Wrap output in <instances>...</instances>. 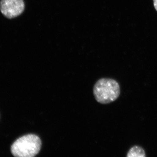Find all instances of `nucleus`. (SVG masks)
<instances>
[{"mask_svg": "<svg viewBox=\"0 0 157 157\" xmlns=\"http://www.w3.org/2000/svg\"><path fill=\"white\" fill-rule=\"evenodd\" d=\"M42 142L39 136L28 134L19 137L11 146V152L16 157H33L41 150Z\"/></svg>", "mask_w": 157, "mask_h": 157, "instance_id": "nucleus-1", "label": "nucleus"}, {"mask_svg": "<svg viewBox=\"0 0 157 157\" xmlns=\"http://www.w3.org/2000/svg\"><path fill=\"white\" fill-rule=\"evenodd\" d=\"M93 91L98 103L107 104L113 102L119 98L121 89L116 80L112 78H102L97 82Z\"/></svg>", "mask_w": 157, "mask_h": 157, "instance_id": "nucleus-2", "label": "nucleus"}, {"mask_svg": "<svg viewBox=\"0 0 157 157\" xmlns=\"http://www.w3.org/2000/svg\"><path fill=\"white\" fill-rule=\"evenodd\" d=\"M25 4L23 0H1L0 11L6 17L14 18L23 12Z\"/></svg>", "mask_w": 157, "mask_h": 157, "instance_id": "nucleus-3", "label": "nucleus"}, {"mask_svg": "<svg viewBox=\"0 0 157 157\" xmlns=\"http://www.w3.org/2000/svg\"><path fill=\"white\" fill-rule=\"evenodd\" d=\"M128 157H145L146 156L144 149L141 147L134 146L129 150L127 153Z\"/></svg>", "mask_w": 157, "mask_h": 157, "instance_id": "nucleus-4", "label": "nucleus"}, {"mask_svg": "<svg viewBox=\"0 0 157 157\" xmlns=\"http://www.w3.org/2000/svg\"><path fill=\"white\" fill-rule=\"evenodd\" d=\"M154 4L155 9L157 11V0H154Z\"/></svg>", "mask_w": 157, "mask_h": 157, "instance_id": "nucleus-5", "label": "nucleus"}]
</instances>
